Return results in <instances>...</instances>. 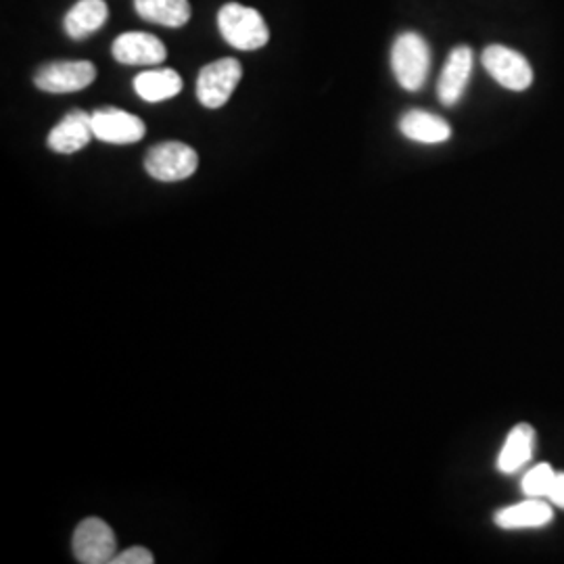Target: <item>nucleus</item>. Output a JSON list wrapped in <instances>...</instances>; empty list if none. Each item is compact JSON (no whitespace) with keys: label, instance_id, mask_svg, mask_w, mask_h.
<instances>
[{"label":"nucleus","instance_id":"1","mask_svg":"<svg viewBox=\"0 0 564 564\" xmlns=\"http://www.w3.org/2000/svg\"><path fill=\"white\" fill-rule=\"evenodd\" d=\"M218 28L224 41L239 51H258L270 41V30L262 13L239 2L224 4L218 13Z\"/></svg>","mask_w":564,"mask_h":564},{"label":"nucleus","instance_id":"2","mask_svg":"<svg viewBox=\"0 0 564 564\" xmlns=\"http://www.w3.org/2000/svg\"><path fill=\"white\" fill-rule=\"evenodd\" d=\"M391 69L403 90H421L431 69V48L421 34L403 32L391 48Z\"/></svg>","mask_w":564,"mask_h":564},{"label":"nucleus","instance_id":"3","mask_svg":"<svg viewBox=\"0 0 564 564\" xmlns=\"http://www.w3.org/2000/svg\"><path fill=\"white\" fill-rule=\"evenodd\" d=\"M197 151L178 141H167L149 149L144 158V170L151 178L160 182H181L197 172Z\"/></svg>","mask_w":564,"mask_h":564},{"label":"nucleus","instance_id":"4","mask_svg":"<svg viewBox=\"0 0 564 564\" xmlns=\"http://www.w3.org/2000/svg\"><path fill=\"white\" fill-rule=\"evenodd\" d=\"M485 72L506 90L523 93L533 84V67L514 48L489 44L481 55Z\"/></svg>","mask_w":564,"mask_h":564},{"label":"nucleus","instance_id":"5","mask_svg":"<svg viewBox=\"0 0 564 564\" xmlns=\"http://www.w3.org/2000/svg\"><path fill=\"white\" fill-rule=\"evenodd\" d=\"M241 63L232 57L205 65L197 78V99L207 109H220L241 82Z\"/></svg>","mask_w":564,"mask_h":564},{"label":"nucleus","instance_id":"6","mask_svg":"<svg viewBox=\"0 0 564 564\" xmlns=\"http://www.w3.org/2000/svg\"><path fill=\"white\" fill-rule=\"evenodd\" d=\"M72 550L82 564L113 563L118 556V540L113 529L101 519H84L74 531Z\"/></svg>","mask_w":564,"mask_h":564},{"label":"nucleus","instance_id":"7","mask_svg":"<svg viewBox=\"0 0 564 564\" xmlns=\"http://www.w3.org/2000/svg\"><path fill=\"white\" fill-rule=\"evenodd\" d=\"M97 78V67L90 61H55L42 65L34 84L51 95H67L88 88Z\"/></svg>","mask_w":564,"mask_h":564},{"label":"nucleus","instance_id":"8","mask_svg":"<svg viewBox=\"0 0 564 564\" xmlns=\"http://www.w3.org/2000/svg\"><path fill=\"white\" fill-rule=\"evenodd\" d=\"M95 139L109 144H132L141 141L147 132L144 121L116 107H102L93 113Z\"/></svg>","mask_w":564,"mask_h":564},{"label":"nucleus","instance_id":"9","mask_svg":"<svg viewBox=\"0 0 564 564\" xmlns=\"http://www.w3.org/2000/svg\"><path fill=\"white\" fill-rule=\"evenodd\" d=\"M111 55L121 65H160L167 57V51L153 34L126 32L113 42Z\"/></svg>","mask_w":564,"mask_h":564},{"label":"nucleus","instance_id":"10","mask_svg":"<svg viewBox=\"0 0 564 564\" xmlns=\"http://www.w3.org/2000/svg\"><path fill=\"white\" fill-rule=\"evenodd\" d=\"M473 51L470 46H456L445 61L442 76L437 82V97L445 107H454L463 99L464 90L473 74Z\"/></svg>","mask_w":564,"mask_h":564},{"label":"nucleus","instance_id":"11","mask_svg":"<svg viewBox=\"0 0 564 564\" xmlns=\"http://www.w3.org/2000/svg\"><path fill=\"white\" fill-rule=\"evenodd\" d=\"M95 137V128H93V116L76 109L69 111L63 120L51 130L48 134V147L61 153V155H72L82 151L88 142L93 141Z\"/></svg>","mask_w":564,"mask_h":564},{"label":"nucleus","instance_id":"12","mask_svg":"<svg viewBox=\"0 0 564 564\" xmlns=\"http://www.w3.org/2000/svg\"><path fill=\"white\" fill-rule=\"evenodd\" d=\"M554 510L547 500L527 498L524 502L506 506L496 512L494 523L505 531H524V529H542L552 523Z\"/></svg>","mask_w":564,"mask_h":564},{"label":"nucleus","instance_id":"13","mask_svg":"<svg viewBox=\"0 0 564 564\" xmlns=\"http://www.w3.org/2000/svg\"><path fill=\"white\" fill-rule=\"evenodd\" d=\"M535 440H538V435H535V429L531 424H517L508 433L505 445L500 449V456H498V463H496L498 470L502 475H514V473L524 468L533 458Z\"/></svg>","mask_w":564,"mask_h":564},{"label":"nucleus","instance_id":"14","mask_svg":"<svg viewBox=\"0 0 564 564\" xmlns=\"http://www.w3.org/2000/svg\"><path fill=\"white\" fill-rule=\"evenodd\" d=\"M400 130L405 139L423 144H442L452 137V128L444 118L423 109L405 111L400 120Z\"/></svg>","mask_w":564,"mask_h":564},{"label":"nucleus","instance_id":"15","mask_svg":"<svg viewBox=\"0 0 564 564\" xmlns=\"http://www.w3.org/2000/svg\"><path fill=\"white\" fill-rule=\"evenodd\" d=\"M107 18H109V9H107L105 0H78L67 11V15L63 20V28L74 41H82V39H88L90 34L99 32Z\"/></svg>","mask_w":564,"mask_h":564},{"label":"nucleus","instance_id":"16","mask_svg":"<svg viewBox=\"0 0 564 564\" xmlns=\"http://www.w3.org/2000/svg\"><path fill=\"white\" fill-rule=\"evenodd\" d=\"M134 90L142 101H167L181 93L182 78L174 69H149L134 78Z\"/></svg>","mask_w":564,"mask_h":564},{"label":"nucleus","instance_id":"17","mask_svg":"<svg viewBox=\"0 0 564 564\" xmlns=\"http://www.w3.org/2000/svg\"><path fill=\"white\" fill-rule=\"evenodd\" d=\"M134 9L142 20L165 28H182L191 20L188 0H134Z\"/></svg>","mask_w":564,"mask_h":564},{"label":"nucleus","instance_id":"18","mask_svg":"<svg viewBox=\"0 0 564 564\" xmlns=\"http://www.w3.org/2000/svg\"><path fill=\"white\" fill-rule=\"evenodd\" d=\"M554 479H556V470L552 468V464H535L533 468H529L524 473L523 481H521L524 498H542V500H545Z\"/></svg>","mask_w":564,"mask_h":564},{"label":"nucleus","instance_id":"19","mask_svg":"<svg viewBox=\"0 0 564 564\" xmlns=\"http://www.w3.org/2000/svg\"><path fill=\"white\" fill-rule=\"evenodd\" d=\"M155 563V556L151 554V550L142 547V545H134V547H128L126 552H121L120 556L113 558L111 564H153Z\"/></svg>","mask_w":564,"mask_h":564},{"label":"nucleus","instance_id":"20","mask_svg":"<svg viewBox=\"0 0 564 564\" xmlns=\"http://www.w3.org/2000/svg\"><path fill=\"white\" fill-rule=\"evenodd\" d=\"M550 505L558 506L564 510V473H556V479L547 491V498H545Z\"/></svg>","mask_w":564,"mask_h":564}]
</instances>
